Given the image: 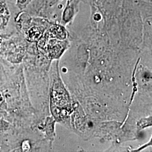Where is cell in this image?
<instances>
[{"instance_id": "3", "label": "cell", "mask_w": 152, "mask_h": 152, "mask_svg": "<svg viewBox=\"0 0 152 152\" xmlns=\"http://www.w3.org/2000/svg\"><path fill=\"white\" fill-rule=\"evenodd\" d=\"M40 32L36 28H32L29 33V37L31 39H37L39 37Z\"/></svg>"}, {"instance_id": "4", "label": "cell", "mask_w": 152, "mask_h": 152, "mask_svg": "<svg viewBox=\"0 0 152 152\" xmlns=\"http://www.w3.org/2000/svg\"><path fill=\"white\" fill-rule=\"evenodd\" d=\"M145 1H149V2H152V0H145Z\"/></svg>"}, {"instance_id": "1", "label": "cell", "mask_w": 152, "mask_h": 152, "mask_svg": "<svg viewBox=\"0 0 152 152\" xmlns=\"http://www.w3.org/2000/svg\"><path fill=\"white\" fill-rule=\"evenodd\" d=\"M81 0H66L61 13V24L66 26L72 23L79 11Z\"/></svg>"}, {"instance_id": "2", "label": "cell", "mask_w": 152, "mask_h": 152, "mask_svg": "<svg viewBox=\"0 0 152 152\" xmlns=\"http://www.w3.org/2000/svg\"><path fill=\"white\" fill-rule=\"evenodd\" d=\"M53 33L55 37L60 39H64L66 37V32L63 26H55L53 28Z\"/></svg>"}]
</instances>
